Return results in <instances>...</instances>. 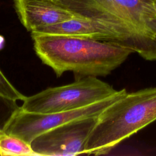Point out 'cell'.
Instances as JSON below:
<instances>
[{
    "label": "cell",
    "instance_id": "7a4b0ae2",
    "mask_svg": "<svg viewBox=\"0 0 156 156\" xmlns=\"http://www.w3.org/2000/svg\"><path fill=\"white\" fill-rule=\"evenodd\" d=\"M34 48L41 62L59 77L72 71L78 77L105 76L133 52L120 44L66 35L31 32Z\"/></svg>",
    "mask_w": 156,
    "mask_h": 156
},
{
    "label": "cell",
    "instance_id": "30bf717a",
    "mask_svg": "<svg viewBox=\"0 0 156 156\" xmlns=\"http://www.w3.org/2000/svg\"><path fill=\"white\" fill-rule=\"evenodd\" d=\"M0 97L16 102L25 99L26 96L20 93L7 79L0 69Z\"/></svg>",
    "mask_w": 156,
    "mask_h": 156
},
{
    "label": "cell",
    "instance_id": "6da1fadb",
    "mask_svg": "<svg viewBox=\"0 0 156 156\" xmlns=\"http://www.w3.org/2000/svg\"><path fill=\"white\" fill-rule=\"evenodd\" d=\"M76 16L104 24L121 45L156 60V11L153 0H53Z\"/></svg>",
    "mask_w": 156,
    "mask_h": 156
},
{
    "label": "cell",
    "instance_id": "8992f818",
    "mask_svg": "<svg viewBox=\"0 0 156 156\" xmlns=\"http://www.w3.org/2000/svg\"><path fill=\"white\" fill-rule=\"evenodd\" d=\"M98 116L76 119L44 132L30 145L36 155H76L85 154L89 135Z\"/></svg>",
    "mask_w": 156,
    "mask_h": 156
},
{
    "label": "cell",
    "instance_id": "277c9868",
    "mask_svg": "<svg viewBox=\"0 0 156 156\" xmlns=\"http://www.w3.org/2000/svg\"><path fill=\"white\" fill-rule=\"evenodd\" d=\"M118 90L96 76L78 77L74 82L45 89L26 96L20 107L24 111L49 113L79 108L109 97Z\"/></svg>",
    "mask_w": 156,
    "mask_h": 156
},
{
    "label": "cell",
    "instance_id": "52a82bcc",
    "mask_svg": "<svg viewBox=\"0 0 156 156\" xmlns=\"http://www.w3.org/2000/svg\"><path fill=\"white\" fill-rule=\"evenodd\" d=\"M13 1L21 23L31 32L40 27L79 17L53 0Z\"/></svg>",
    "mask_w": 156,
    "mask_h": 156
},
{
    "label": "cell",
    "instance_id": "7c38bea8",
    "mask_svg": "<svg viewBox=\"0 0 156 156\" xmlns=\"http://www.w3.org/2000/svg\"><path fill=\"white\" fill-rule=\"evenodd\" d=\"M153 2H154V5L155 10L156 11V0H153Z\"/></svg>",
    "mask_w": 156,
    "mask_h": 156
},
{
    "label": "cell",
    "instance_id": "9c48e42d",
    "mask_svg": "<svg viewBox=\"0 0 156 156\" xmlns=\"http://www.w3.org/2000/svg\"><path fill=\"white\" fill-rule=\"evenodd\" d=\"M36 155L30 144L0 129V156Z\"/></svg>",
    "mask_w": 156,
    "mask_h": 156
},
{
    "label": "cell",
    "instance_id": "ba28073f",
    "mask_svg": "<svg viewBox=\"0 0 156 156\" xmlns=\"http://www.w3.org/2000/svg\"><path fill=\"white\" fill-rule=\"evenodd\" d=\"M32 32L78 36L120 44L116 36L104 24L83 17H76L57 24L40 27Z\"/></svg>",
    "mask_w": 156,
    "mask_h": 156
},
{
    "label": "cell",
    "instance_id": "5b68a950",
    "mask_svg": "<svg viewBox=\"0 0 156 156\" xmlns=\"http://www.w3.org/2000/svg\"><path fill=\"white\" fill-rule=\"evenodd\" d=\"M126 93V89L118 90L114 94L93 104L64 112L37 113L24 111L20 107L12 115L4 130L30 144L35 137L50 129L76 119L99 116Z\"/></svg>",
    "mask_w": 156,
    "mask_h": 156
},
{
    "label": "cell",
    "instance_id": "8fae6325",
    "mask_svg": "<svg viewBox=\"0 0 156 156\" xmlns=\"http://www.w3.org/2000/svg\"><path fill=\"white\" fill-rule=\"evenodd\" d=\"M16 102L0 97V129H4L12 115L20 107Z\"/></svg>",
    "mask_w": 156,
    "mask_h": 156
},
{
    "label": "cell",
    "instance_id": "3957f363",
    "mask_svg": "<svg viewBox=\"0 0 156 156\" xmlns=\"http://www.w3.org/2000/svg\"><path fill=\"white\" fill-rule=\"evenodd\" d=\"M156 120V87L126 93L105 109L88 138L85 154L106 155Z\"/></svg>",
    "mask_w": 156,
    "mask_h": 156
}]
</instances>
